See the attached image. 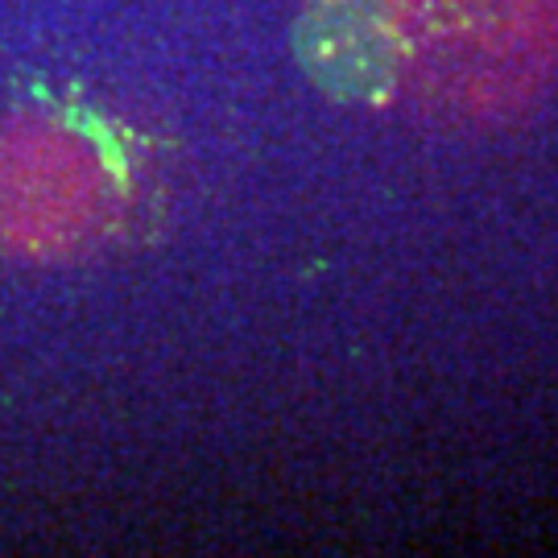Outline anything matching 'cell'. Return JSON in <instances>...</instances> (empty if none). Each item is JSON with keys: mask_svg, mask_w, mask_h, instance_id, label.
I'll use <instances>...</instances> for the list:
<instances>
[{"mask_svg": "<svg viewBox=\"0 0 558 558\" xmlns=\"http://www.w3.org/2000/svg\"><path fill=\"white\" fill-rule=\"evenodd\" d=\"M302 62L336 96L377 100L398 75V38L389 25L360 9H323L302 25Z\"/></svg>", "mask_w": 558, "mask_h": 558, "instance_id": "cell-1", "label": "cell"}]
</instances>
